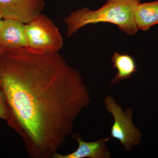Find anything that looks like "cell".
<instances>
[{"instance_id": "cell-1", "label": "cell", "mask_w": 158, "mask_h": 158, "mask_svg": "<svg viewBox=\"0 0 158 158\" xmlns=\"http://www.w3.org/2000/svg\"><path fill=\"white\" fill-rule=\"evenodd\" d=\"M0 89L10 113L7 124L35 158H53L79 113L91 103L81 76L58 52L3 49Z\"/></svg>"}, {"instance_id": "cell-2", "label": "cell", "mask_w": 158, "mask_h": 158, "mask_svg": "<svg viewBox=\"0 0 158 158\" xmlns=\"http://www.w3.org/2000/svg\"><path fill=\"white\" fill-rule=\"evenodd\" d=\"M141 0H107L102 7L93 11L87 8L73 11L65 19L67 35L70 37L82 27L99 23H109L130 36L138 29L135 19L136 8Z\"/></svg>"}, {"instance_id": "cell-3", "label": "cell", "mask_w": 158, "mask_h": 158, "mask_svg": "<svg viewBox=\"0 0 158 158\" xmlns=\"http://www.w3.org/2000/svg\"><path fill=\"white\" fill-rule=\"evenodd\" d=\"M28 40L26 48L31 52L44 54L58 52L62 48L63 39L56 26L42 13L25 24Z\"/></svg>"}, {"instance_id": "cell-4", "label": "cell", "mask_w": 158, "mask_h": 158, "mask_svg": "<svg viewBox=\"0 0 158 158\" xmlns=\"http://www.w3.org/2000/svg\"><path fill=\"white\" fill-rule=\"evenodd\" d=\"M104 102L107 110L114 118L111 136L123 144L126 151H130L133 146L140 143L141 137V133L132 121V110L129 108L123 111L122 108L110 96L106 98Z\"/></svg>"}, {"instance_id": "cell-5", "label": "cell", "mask_w": 158, "mask_h": 158, "mask_svg": "<svg viewBox=\"0 0 158 158\" xmlns=\"http://www.w3.org/2000/svg\"><path fill=\"white\" fill-rule=\"evenodd\" d=\"M45 6L44 0H0V15L27 24L41 14Z\"/></svg>"}, {"instance_id": "cell-6", "label": "cell", "mask_w": 158, "mask_h": 158, "mask_svg": "<svg viewBox=\"0 0 158 158\" xmlns=\"http://www.w3.org/2000/svg\"><path fill=\"white\" fill-rule=\"evenodd\" d=\"M25 24L19 21L5 19L0 24V46L3 48H20L27 46Z\"/></svg>"}, {"instance_id": "cell-7", "label": "cell", "mask_w": 158, "mask_h": 158, "mask_svg": "<svg viewBox=\"0 0 158 158\" xmlns=\"http://www.w3.org/2000/svg\"><path fill=\"white\" fill-rule=\"evenodd\" d=\"M111 137L102 138L94 142H85L80 137L75 136V139L78 142L77 149L66 155L59 154L58 153L54 155V158H109L111 153L107 148L106 143Z\"/></svg>"}, {"instance_id": "cell-8", "label": "cell", "mask_w": 158, "mask_h": 158, "mask_svg": "<svg viewBox=\"0 0 158 158\" xmlns=\"http://www.w3.org/2000/svg\"><path fill=\"white\" fill-rule=\"evenodd\" d=\"M135 19L139 30L146 31L158 24V0L151 2L139 3Z\"/></svg>"}, {"instance_id": "cell-9", "label": "cell", "mask_w": 158, "mask_h": 158, "mask_svg": "<svg viewBox=\"0 0 158 158\" xmlns=\"http://www.w3.org/2000/svg\"><path fill=\"white\" fill-rule=\"evenodd\" d=\"M113 67L116 68L117 73L111 81L110 84L113 85L116 83L130 78L133 74L137 71L135 59L127 54L114 53L112 58Z\"/></svg>"}, {"instance_id": "cell-10", "label": "cell", "mask_w": 158, "mask_h": 158, "mask_svg": "<svg viewBox=\"0 0 158 158\" xmlns=\"http://www.w3.org/2000/svg\"><path fill=\"white\" fill-rule=\"evenodd\" d=\"M10 113L6 103L4 94L0 89V118L6 120V122L9 120Z\"/></svg>"}, {"instance_id": "cell-11", "label": "cell", "mask_w": 158, "mask_h": 158, "mask_svg": "<svg viewBox=\"0 0 158 158\" xmlns=\"http://www.w3.org/2000/svg\"><path fill=\"white\" fill-rule=\"evenodd\" d=\"M3 49H4V48H3L2 47V46H0V52H2V51L3 50Z\"/></svg>"}, {"instance_id": "cell-12", "label": "cell", "mask_w": 158, "mask_h": 158, "mask_svg": "<svg viewBox=\"0 0 158 158\" xmlns=\"http://www.w3.org/2000/svg\"><path fill=\"white\" fill-rule=\"evenodd\" d=\"M2 16H1V15H0V24H1V23H2Z\"/></svg>"}]
</instances>
